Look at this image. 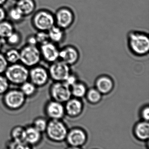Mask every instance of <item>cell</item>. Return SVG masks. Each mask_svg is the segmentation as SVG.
I'll use <instances>...</instances> for the list:
<instances>
[{"label":"cell","instance_id":"26","mask_svg":"<svg viewBox=\"0 0 149 149\" xmlns=\"http://www.w3.org/2000/svg\"><path fill=\"white\" fill-rule=\"evenodd\" d=\"M4 55L9 64H15L20 62V51L16 49H10L6 52Z\"/></svg>","mask_w":149,"mask_h":149},{"label":"cell","instance_id":"33","mask_svg":"<svg viewBox=\"0 0 149 149\" xmlns=\"http://www.w3.org/2000/svg\"><path fill=\"white\" fill-rule=\"evenodd\" d=\"M9 65L4 54L0 52V74H4Z\"/></svg>","mask_w":149,"mask_h":149},{"label":"cell","instance_id":"11","mask_svg":"<svg viewBox=\"0 0 149 149\" xmlns=\"http://www.w3.org/2000/svg\"><path fill=\"white\" fill-rule=\"evenodd\" d=\"M86 132L81 128H73L68 132L66 140L71 148H80L86 143L87 140Z\"/></svg>","mask_w":149,"mask_h":149},{"label":"cell","instance_id":"22","mask_svg":"<svg viewBox=\"0 0 149 149\" xmlns=\"http://www.w3.org/2000/svg\"><path fill=\"white\" fill-rule=\"evenodd\" d=\"M11 139L18 142H26V128L21 125L15 126L10 132Z\"/></svg>","mask_w":149,"mask_h":149},{"label":"cell","instance_id":"9","mask_svg":"<svg viewBox=\"0 0 149 149\" xmlns=\"http://www.w3.org/2000/svg\"><path fill=\"white\" fill-rule=\"evenodd\" d=\"M48 70L49 77L55 82H64L70 74L69 65L57 60L52 63Z\"/></svg>","mask_w":149,"mask_h":149},{"label":"cell","instance_id":"17","mask_svg":"<svg viewBox=\"0 0 149 149\" xmlns=\"http://www.w3.org/2000/svg\"><path fill=\"white\" fill-rule=\"evenodd\" d=\"M95 84V88L102 95H107L110 93L114 86L112 79L106 76H102L98 77Z\"/></svg>","mask_w":149,"mask_h":149},{"label":"cell","instance_id":"14","mask_svg":"<svg viewBox=\"0 0 149 149\" xmlns=\"http://www.w3.org/2000/svg\"><path fill=\"white\" fill-rule=\"evenodd\" d=\"M79 57L80 54L78 49L72 45L65 46L60 49L59 60L69 66L76 63Z\"/></svg>","mask_w":149,"mask_h":149},{"label":"cell","instance_id":"7","mask_svg":"<svg viewBox=\"0 0 149 149\" xmlns=\"http://www.w3.org/2000/svg\"><path fill=\"white\" fill-rule=\"evenodd\" d=\"M49 94L52 100L64 103L72 97L70 87L65 82H55L50 86Z\"/></svg>","mask_w":149,"mask_h":149},{"label":"cell","instance_id":"39","mask_svg":"<svg viewBox=\"0 0 149 149\" xmlns=\"http://www.w3.org/2000/svg\"><path fill=\"white\" fill-rule=\"evenodd\" d=\"M8 0H0V6H3L6 4Z\"/></svg>","mask_w":149,"mask_h":149},{"label":"cell","instance_id":"19","mask_svg":"<svg viewBox=\"0 0 149 149\" xmlns=\"http://www.w3.org/2000/svg\"><path fill=\"white\" fill-rule=\"evenodd\" d=\"M49 41L60 44L62 43L66 38L65 30L55 25L47 31Z\"/></svg>","mask_w":149,"mask_h":149},{"label":"cell","instance_id":"24","mask_svg":"<svg viewBox=\"0 0 149 149\" xmlns=\"http://www.w3.org/2000/svg\"><path fill=\"white\" fill-rule=\"evenodd\" d=\"M20 86V89L26 97H32L37 92L38 88L29 80L23 83Z\"/></svg>","mask_w":149,"mask_h":149},{"label":"cell","instance_id":"8","mask_svg":"<svg viewBox=\"0 0 149 149\" xmlns=\"http://www.w3.org/2000/svg\"><path fill=\"white\" fill-rule=\"evenodd\" d=\"M54 14L55 25L64 30L69 29L74 22L75 16L74 12L68 7L60 8Z\"/></svg>","mask_w":149,"mask_h":149},{"label":"cell","instance_id":"38","mask_svg":"<svg viewBox=\"0 0 149 149\" xmlns=\"http://www.w3.org/2000/svg\"><path fill=\"white\" fill-rule=\"evenodd\" d=\"M5 44H6L5 40L0 38V51H1V50L2 49L3 46H4Z\"/></svg>","mask_w":149,"mask_h":149},{"label":"cell","instance_id":"30","mask_svg":"<svg viewBox=\"0 0 149 149\" xmlns=\"http://www.w3.org/2000/svg\"><path fill=\"white\" fill-rule=\"evenodd\" d=\"M7 148L13 149H27L32 148L26 142H18L11 139L6 143Z\"/></svg>","mask_w":149,"mask_h":149},{"label":"cell","instance_id":"15","mask_svg":"<svg viewBox=\"0 0 149 149\" xmlns=\"http://www.w3.org/2000/svg\"><path fill=\"white\" fill-rule=\"evenodd\" d=\"M65 104V113L71 117H76L81 115L83 110V104L79 98H70Z\"/></svg>","mask_w":149,"mask_h":149},{"label":"cell","instance_id":"34","mask_svg":"<svg viewBox=\"0 0 149 149\" xmlns=\"http://www.w3.org/2000/svg\"><path fill=\"white\" fill-rule=\"evenodd\" d=\"M141 118L143 121L148 122L149 119V107L148 106L144 107L140 113Z\"/></svg>","mask_w":149,"mask_h":149},{"label":"cell","instance_id":"37","mask_svg":"<svg viewBox=\"0 0 149 149\" xmlns=\"http://www.w3.org/2000/svg\"><path fill=\"white\" fill-rule=\"evenodd\" d=\"M7 17V12L4 7L0 6V22L6 19Z\"/></svg>","mask_w":149,"mask_h":149},{"label":"cell","instance_id":"10","mask_svg":"<svg viewBox=\"0 0 149 149\" xmlns=\"http://www.w3.org/2000/svg\"><path fill=\"white\" fill-rule=\"evenodd\" d=\"M49 78L48 70L43 66L38 64L29 69V80L37 88L45 86Z\"/></svg>","mask_w":149,"mask_h":149},{"label":"cell","instance_id":"2","mask_svg":"<svg viewBox=\"0 0 149 149\" xmlns=\"http://www.w3.org/2000/svg\"><path fill=\"white\" fill-rule=\"evenodd\" d=\"M31 24L37 31L47 32L55 25L54 14L47 9H40L34 14Z\"/></svg>","mask_w":149,"mask_h":149},{"label":"cell","instance_id":"27","mask_svg":"<svg viewBox=\"0 0 149 149\" xmlns=\"http://www.w3.org/2000/svg\"><path fill=\"white\" fill-rule=\"evenodd\" d=\"M22 37L19 31L15 30L8 38L5 40L6 44L11 47H16L21 43Z\"/></svg>","mask_w":149,"mask_h":149},{"label":"cell","instance_id":"3","mask_svg":"<svg viewBox=\"0 0 149 149\" xmlns=\"http://www.w3.org/2000/svg\"><path fill=\"white\" fill-rule=\"evenodd\" d=\"M4 75L10 84L20 86L28 81L29 69L20 62L9 64Z\"/></svg>","mask_w":149,"mask_h":149},{"label":"cell","instance_id":"32","mask_svg":"<svg viewBox=\"0 0 149 149\" xmlns=\"http://www.w3.org/2000/svg\"><path fill=\"white\" fill-rule=\"evenodd\" d=\"M38 45L40 46L49 41L47 32L46 31H37L35 34Z\"/></svg>","mask_w":149,"mask_h":149},{"label":"cell","instance_id":"28","mask_svg":"<svg viewBox=\"0 0 149 149\" xmlns=\"http://www.w3.org/2000/svg\"><path fill=\"white\" fill-rule=\"evenodd\" d=\"M102 94L96 88H91L87 91L86 94L87 100L90 103L96 104L101 101Z\"/></svg>","mask_w":149,"mask_h":149},{"label":"cell","instance_id":"40","mask_svg":"<svg viewBox=\"0 0 149 149\" xmlns=\"http://www.w3.org/2000/svg\"><path fill=\"white\" fill-rule=\"evenodd\" d=\"M15 1H18V0H15Z\"/></svg>","mask_w":149,"mask_h":149},{"label":"cell","instance_id":"5","mask_svg":"<svg viewBox=\"0 0 149 149\" xmlns=\"http://www.w3.org/2000/svg\"><path fill=\"white\" fill-rule=\"evenodd\" d=\"M19 51L20 62L29 68L38 65L42 60L40 48L37 46L26 44Z\"/></svg>","mask_w":149,"mask_h":149},{"label":"cell","instance_id":"29","mask_svg":"<svg viewBox=\"0 0 149 149\" xmlns=\"http://www.w3.org/2000/svg\"><path fill=\"white\" fill-rule=\"evenodd\" d=\"M48 123V121L45 118L39 117L34 120L32 125L36 130L42 133L46 131Z\"/></svg>","mask_w":149,"mask_h":149},{"label":"cell","instance_id":"13","mask_svg":"<svg viewBox=\"0 0 149 149\" xmlns=\"http://www.w3.org/2000/svg\"><path fill=\"white\" fill-rule=\"evenodd\" d=\"M44 111L46 116L50 119L61 120L66 114L63 103L53 100L49 101L46 104Z\"/></svg>","mask_w":149,"mask_h":149},{"label":"cell","instance_id":"6","mask_svg":"<svg viewBox=\"0 0 149 149\" xmlns=\"http://www.w3.org/2000/svg\"><path fill=\"white\" fill-rule=\"evenodd\" d=\"M26 98L20 89H9L3 95V104L10 110H18L23 107Z\"/></svg>","mask_w":149,"mask_h":149},{"label":"cell","instance_id":"21","mask_svg":"<svg viewBox=\"0 0 149 149\" xmlns=\"http://www.w3.org/2000/svg\"><path fill=\"white\" fill-rule=\"evenodd\" d=\"M14 23L5 20L0 22V38L6 40L15 30Z\"/></svg>","mask_w":149,"mask_h":149},{"label":"cell","instance_id":"4","mask_svg":"<svg viewBox=\"0 0 149 149\" xmlns=\"http://www.w3.org/2000/svg\"><path fill=\"white\" fill-rule=\"evenodd\" d=\"M68 132L66 125L61 120L50 119L45 132L49 139L54 142L60 143L65 140Z\"/></svg>","mask_w":149,"mask_h":149},{"label":"cell","instance_id":"31","mask_svg":"<svg viewBox=\"0 0 149 149\" xmlns=\"http://www.w3.org/2000/svg\"><path fill=\"white\" fill-rule=\"evenodd\" d=\"M10 84L4 74H0V95H3L9 89Z\"/></svg>","mask_w":149,"mask_h":149},{"label":"cell","instance_id":"16","mask_svg":"<svg viewBox=\"0 0 149 149\" xmlns=\"http://www.w3.org/2000/svg\"><path fill=\"white\" fill-rule=\"evenodd\" d=\"M26 128V139L27 143L33 148L39 144L42 139V133L36 130L32 125H28Z\"/></svg>","mask_w":149,"mask_h":149},{"label":"cell","instance_id":"25","mask_svg":"<svg viewBox=\"0 0 149 149\" xmlns=\"http://www.w3.org/2000/svg\"><path fill=\"white\" fill-rule=\"evenodd\" d=\"M13 23H19L22 22L25 18L21 11L15 6L9 9L7 12V17Z\"/></svg>","mask_w":149,"mask_h":149},{"label":"cell","instance_id":"23","mask_svg":"<svg viewBox=\"0 0 149 149\" xmlns=\"http://www.w3.org/2000/svg\"><path fill=\"white\" fill-rule=\"evenodd\" d=\"M71 95L74 97L81 98L86 95L87 90L86 86L82 83L77 81L70 87Z\"/></svg>","mask_w":149,"mask_h":149},{"label":"cell","instance_id":"18","mask_svg":"<svg viewBox=\"0 0 149 149\" xmlns=\"http://www.w3.org/2000/svg\"><path fill=\"white\" fill-rule=\"evenodd\" d=\"M15 6L25 17L30 16L34 13L36 8L35 0H18Z\"/></svg>","mask_w":149,"mask_h":149},{"label":"cell","instance_id":"36","mask_svg":"<svg viewBox=\"0 0 149 149\" xmlns=\"http://www.w3.org/2000/svg\"><path fill=\"white\" fill-rule=\"evenodd\" d=\"M77 81L76 78L74 76L70 74L69 76L67 78V80L64 82H65L67 84H68L70 87L74 84Z\"/></svg>","mask_w":149,"mask_h":149},{"label":"cell","instance_id":"35","mask_svg":"<svg viewBox=\"0 0 149 149\" xmlns=\"http://www.w3.org/2000/svg\"><path fill=\"white\" fill-rule=\"evenodd\" d=\"M26 44L32 46H38L37 40L35 34L30 35L27 38Z\"/></svg>","mask_w":149,"mask_h":149},{"label":"cell","instance_id":"20","mask_svg":"<svg viewBox=\"0 0 149 149\" xmlns=\"http://www.w3.org/2000/svg\"><path fill=\"white\" fill-rule=\"evenodd\" d=\"M135 136L141 141H146L149 137V124L147 121H143L137 123L134 128Z\"/></svg>","mask_w":149,"mask_h":149},{"label":"cell","instance_id":"12","mask_svg":"<svg viewBox=\"0 0 149 149\" xmlns=\"http://www.w3.org/2000/svg\"><path fill=\"white\" fill-rule=\"evenodd\" d=\"M42 59L49 63H52L59 60V51L57 45L49 41L39 47Z\"/></svg>","mask_w":149,"mask_h":149},{"label":"cell","instance_id":"1","mask_svg":"<svg viewBox=\"0 0 149 149\" xmlns=\"http://www.w3.org/2000/svg\"><path fill=\"white\" fill-rule=\"evenodd\" d=\"M127 44L134 54L143 56L149 51V35L147 33L138 30H131L127 34Z\"/></svg>","mask_w":149,"mask_h":149}]
</instances>
